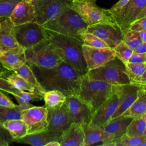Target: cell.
Returning <instances> with one entry per match:
<instances>
[{
	"instance_id": "obj_48",
	"label": "cell",
	"mask_w": 146,
	"mask_h": 146,
	"mask_svg": "<svg viewBox=\"0 0 146 146\" xmlns=\"http://www.w3.org/2000/svg\"><path fill=\"white\" fill-rule=\"evenodd\" d=\"M9 72V71L7 70L6 69H5L2 65L0 63V74L1 75H2L5 76V75L7 74L8 72Z\"/></svg>"
},
{
	"instance_id": "obj_3",
	"label": "cell",
	"mask_w": 146,
	"mask_h": 146,
	"mask_svg": "<svg viewBox=\"0 0 146 146\" xmlns=\"http://www.w3.org/2000/svg\"><path fill=\"white\" fill-rule=\"evenodd\" d=\"M42 26L47 30L82 41L80 34L86 31L88 25L71 7H68Z\"/></svg>"
},
{
	"instance_id": "obj_37",
	"label": "cell",
	"mask_w": 146,
	"mask_h": 146,
	"mask_svg": "<svg viewBox=\"0 0 146 146\" xmlns=\"http://www.w3.org/2000/svg\"><path fill=\"white\" fill-rule=\"evenodd\" d=\"M22 1L0 0V17H9L15 6Z\"/></svg>"
},
{
	"instance_id": "obj_29",
	"label": "cell",
	"mask_w": 146,
	"mask_h": 146,
	"mask_svg": "<svg viewBox=\"0 0 146 146\" xmlns=\"http://www.w3.org/2000/svg\"><path fill=\"white\" fill-rule=\"evenodd\" d=\"M14 72L22 76L30 84L33 86L37 91L43 95L46 92V90L40 85L32 68L28 64L25 63L23 64L18 69L15 70Z\"/></svg>"
},
{
	"instance_id": "obj_16",
	"label": "cell",
	"mask_w": 146,
	"mask_h": 146,
	"mask_svg": "<svg viewBox=\"0 0 146 146\" xmlns=\"http://www.w3.org/2000/svg\"><path fill=\"white\" fill-rule=\"evenodd\" d=\"M140 87L135 84L115 85V92L119 99L118 107L111 119L121 115L135 101Z\"/></svg>"
},
{
	"instance_id": "obj_24",
	"label": "cell",
	"mask_w": 146,
	"mask_h": 146,
	"mask_svg": "<svg viewBox=\"0 0 146 146\" xmlns=\"http://www.w3.org/2000/svg\"><path fill=\"white\" fill-rule=\"evenodd\" d=\"M133 118L121 115L111 119L102 128L106 132L113 134L115 138H117L125 133L127 127Z\"/></svg>"
},
{
	"instance_id": "obj_31",
	"label": "cell",
	"mask_w": 146,
	"mask_h": 146,
	"mask_svg": "<svg viewBox=\"0 0 146 146\" xmlns=\"http://www.w3.org/2000/svg\"><path fill=\"white\" fill-rule=\"evenodd\" d=\"M5 77L8 80L10 83L17 90L20 91H26L33 92L36 91L35 88L30 84L22 76L14 72L8 74H6Z\"/></svg>"
},
{
	"instance_id": "obj_47",
	"label": "cell",
	"mask_w": 146,
	"mask_h": 146,
	"mask_svg": "<svg viewBox=\"0 0 146 146\" xmlns=\"http://www.w3.org/2000/svg\"><path fill=\"white\" fill-rule=\"evenodd\" d=\"M136 31L137 32L142 42L145 41L146 40V31Z\"/></svg>"
},
{
	"instance_id": "obj_40",
	"label": "cell",
	"mask_w": 146,
	"mask_h": 146,
	"mask_svg": "<svg viewBox=\"0 0 146 146\" xmlns=\"http://www.w3.org/2000/svg\"><path fill=\"white\" fill-rule=\"evenodd\" d=\"M146 31V17L134 21L129 27L128 30Z\"/></svg>"
},
{
	"instance_id": "obj_18",
	"label": "cell",
	"mask_w": 146,
	"mask_h": 146,
	"mask_svg": "<svg viewBox=\"0 0 146 146\" xmlns=\"http://www.w3.org/2000/svg\"><path fill=\"white\" fill-rule=\"evenodd\" d=\"M0 63L9 71H14L27 63L24 48L18 46L4 50L0 53Z\"/></svg>"
},
{
	"instance_id": "obj_7",
	"label": "cell",
	"mask_w": 146,
	"mask_h": 146,
	"mask_svg": "<svg viewBox=\"0 0 146 146\" xmlns=\"http://www.w3.org/2000/svg\"><path fill=\"white\" fill-rule=\"evenodd\" d=\"M96 0H75L71 7L86 21L88 26L98 24L117 25L108 9L100 7Z\"/></svg>"
},
{
	"instance_id": "obj_25",
	"label": "cell",
	"mask_w": 146,
	"mask_h": 146,
	"mask_svg": "<svg viewBox=\"0 0 146 146\" xmlns=\"http://www.w3.org/2000/svg\"><path fill=\"white\" fill-rule=\"evenodd\" d=\"M18 103V106L21 111L34 106L30 103V101L43 99V95L36 90L33 92L20 91L17 90L11 94Z\"/></svg>"
},
{
	"instance_id": "obj_50",
	"label": "cell",
	"mask_w": 146,
	"mask_h": 146,
	"mask_svg": "<svg viewBox=\"0 0 146 146\" xmlns=\"http://www.w3.org/2000/svg\"><path fill=\"white\" fill-rule=\"evenodd\" d=\"M146 17V7L143 9V10L140 13V14L139 15V16L137 17V19H140V18H143V17Z\"/></svg>"
},
{
	"instance_id": "obj_51",
	"label": "cell",
	"mask_w": 146,
	"mask_h": 146,
	"mask_svg": "<svg viewBox=\"0 0 146 146\" xmlns=\"http://www.w3.org/2000/svg\"><path fill=\"white\" fill-rule=\"evenodd\" d=\"M139 86H140V88L146 93V84H145V85H139Z\"/></svg>"
},
{
	"instance_id": "obj_2",
	"label": "cell",
	"mask_w": 146,
	"mask_h": 146,
	"mask_svg": "<svg viewBox=\"0 0 146 146\" xmlns=\"http://www.w3.org/2000/svg\"><path fill=\"white\" fill-rule=\"evenodd\" d=\"M47 32L48 39L63 60L79 74H87L88 68L83 56L82 41L48 30Z\"/></svg>"
},
{
	"instance_id": "obj_20",
	"label": "cell",
	"mask_w": 146,
	"mask_h": 146,
	"mask_svg": "<svg viewBox=\"0 0 146 146\" xmlns=\"http://www.w3.org/2000/svg\"><path fill=\"white\" fill-rule=\"evenodd\" d=\"M60 146H84L83 125L72 123L61 135Z\"/></svg>"
},
{
	"instance_id": "obj_32",
	"label": "cell",
	"mask_w": 146,
	"mask_h": 146,
	"mask_svg": "<svg viewBox=\"0 0 146 146\" xmlns=\"http://www.w3.org/2000/svg\"><path fill=\"white\" fill-rule=\"evenodd\" d=\"M146 122L143 116L134 117L127 127L125 134L129 136L138 137L144 135Z\"/></svg>"
},
{
	"instance_id": "obj_42",
	"label": "cell",
	"mask_w": 146,
	"mask_h": 146,
	"mask_svg": "<svg viewBox=\"0 0 146 146\" xmlns=\"http://www.w3.org/2000/svg\"><path fill=\"white\" fill-rule=\"evenodd\" d=\"M127 62L132 63H146V52L145 53H137L132 54Z\"/></svg>"
},
{
	"instance_id": "obj_23",
	"label": "cell",
	"mask_w": 146,
	"mask_h": 146,
	"mask_svg": "<svg viewBox=\"0 0 146 146\" xmlns=\"http://www.w3.org/2000/svg\"><path fill=\"white\" fill-rule=\"evenodd\" d=\"M84 146H88L99 142L106 143L115 138L113 134L106 132L102 127H89L84 125Z\"/></svg>"
},
{
	"instance_id": "obj_17",
	"label": "cell",
	"mask_w": 146,
	"mask_h": 146,
	"mask_svg": "<svg viewBox=\"0 0 146 146\" xmlns=\"http://www.w3.org/2000/svg\"><path fill=\"white\" fill-rule=\"evenodd\" d=\"M65 104L68 107L74 123L82 125H88L92 113L88 106L77 95L67 96Z\"/></svg>"
},
{
	"instance_id": "obj_27",
	"label": "cell",
	"mask_w": 146,
	"mask_h": 146,
	"mask_svg": "<svg viewBox=\"0 0 146 146\" xmlns=\"http://www.w3.org/2000/svg\"><path fill=\"white\" fill-rule=\"evenodd\" d=\"M2 124L9 132L14 141L27 135L26 124L22 119L7 120L4 121Z\"/></svg>"
},
{
	"instance_id": "obj_8",
	"label": "cell",
	"mask_w": 146,
	"mask_h": 146,
	"mask_svg": "<svg viewBox=\"0 0 146 146\" xmlns=\"http://www.w3.org/2000/svg\"><path fill=\"white\" fill-rule=\"evenodd\" d=\"M15 35L19 46L31 47L48 38L47 30L36 22L15 26Z\"/></svg>"
},
{
	"instance_id": "obj_45",
	"label": "cell",
	"mask_w": 146,
	"mask_h": 146,
	"mask_svg": "<svg viewBox=\"0 0 146 146\" xmlns=\"http://www.w3.org/2000/svg\"><path fill=\"white\" fill-rule=\"evenodd\" d=\"M134 52L145 53L146 52V40L141 42L133 50Z\"/></svg>"
},
{
	"instance_id": "obj_49",
	"label": "cell",
	"mask_w": 146,
	"mask_h": 146,
	"mask_svg": "<svg viewBox=\"0 0 146 146\" xmlns=\"http://www.w3.org/2000/svg\"><path fill=\"white\" fill-rule=\"evenodd\" d=\"M46 146H60V144L58 141H52L47 143Z\"/></svg>"
},
{
	"instance_id": "obj_57",
	"label": "cell",
	"mask_w": 146,
	"mask_h": 146,
	"mask_svg": "<svg viewBox=\"0 0 146 146\" xmlns=\"http://www.w3.org/2000/svg\"><path fill=\"white\" fill-rule=\"evenodd\" d=\"M144 135H146V129H145V131L144 132Z\"/></svg>"
},
{
	"instance_id": "obj_58",
	"label": "cell",
	"mask_w": 146,
	"mask_h": 146,
	"mask_svg": "<svg viewBox=\"0 0 146 146\" xmlns=\"http://www.w3.org/2000/svg\"><path fill=\"white\" fill-rule=\"evenodd\" d=\"M72 1H75V0H72Z\"/></svg>"
},
{
	"instance_id": "obj_15",
	"label": "cell",
	"mask_w": 146,
	"mask_h": 146,
	"mask_svg": "<svg viewBox=\"0 0 146 146\" xmlns=\"http://www.w3.org/2000/svg\"><path fill=\"white\" fill-rule=\"evenodd\" d=\"M119 99L115 92L109 97L92 114L88 124L89 127H102L112 118L118 107Z\"/></svg>"
},
{
	"instance_id": "obj_39",
	"label": "cell",
	"mask_w": 146,
	"mask_h": 146,
	"mask_svg": "<svg viewBox=\"0 0 146 146\" xmlns=\"http://www.w3.org/2000/svg\"><path fill=\"white\" fill-rule=\"evenodd\" d=\"M14 141L9 132L0 122V146H7Z\"/></svg>"
},
{
	"instance_id": "obj_56",
	"label": "cell",
	"mask_w": 146,
	"mask_h": 146,
	"mask_svg": "<svg viewBox=\"0 0 146 146\" xmlns=\"http://www.w3.org/2000/svg\"><path fill=\"white\" fill-rule=\"evenodd\" d=\"M143 117H144V120H145V122H146V113L143 116Z\"/></svg>"
},
{
	"instance_id": "obj_53",
	"label": "cell",
	"mask_w": 146,
	"mask_h": 146,
	"mask_svg": "<svg viewBox=\"0 0 146 146\" xmlns=\"http://www.w3.org/2000/svg\"><path fill=\"white\" fill-rule=\"evenodd\" d=\"M6 18H7L6 17H0V23L3 21L5 20Z\"/></svg>"
},
{
	"instance_id": "obj_43",
	"label": "cell",
	"mask_w": 146,
	"mask_h": 146,
	"mask_svg": "<svg viewBox=\"0 0 146 146\" xmlns=\"http://www.w3.org/2000/svg\"><path fill=\"white\" fill-rule=\"evenodd\" d=\"M129 1V0H119L118 2L115 3L110 9H108V11L113 17L117 14Z\"/></svg>"
},
{
	"instance_id": "obj_26",
	"label": "cell",
	"mask_w": 146,
	"mask_h": 146,
	"mask_svg": "<svg viewBox=\"0 0 146 146\" xmlns=\"http://www.w3.org/2000/svg\"><path fill=\"white\" fill-rule=\"evenodd\" d=\"M146 113V93L140 88L133 104L122 114L132 117H139Z\"/></svg>"
},
{
	"instance_id": "obj_55",
	"label": "cell",
	"mask_w": 146,
	"mask_h": 146,
	"mask_svg": "<svg viewBox=\"0 0 146 146\" xmlns=\"http://www.w3.org/2000/svg\"><path fill=\"white\" fill-rule=\"evenodd\" d=\"M4 51V50L3 49V48L0 46V53H1V52H2V51Z\"/></svg>"
},
{
	"instance_id": "obj_5",
	"label": "cell",
	"mask_w": 146,
	"mask_h": 146,
	"mask_svg": "<svg viewBox=\"0 0 146 146\" xmlns=\"http://www.w3.org/2000/svg\"><path fill=\"white\" fill-rule=\"evenodd\" d=\"M24 49L26 63L30 67L36 66L43 68H52L63 61L48 38Z\"/></svg>"
},
{
	"instance_id": "obj_36",
	"label": "cell",
	"mask_w": 146,
	"mask_h": 146,
	"mask_svg": "<svg viewBox=\"0 0 146 146\" xmlns=\"http://www.w3.org/2000/svg\"><path fill=\"white\" fill-rule=\"evenodd\" d=\"M80 38L83 44L94 47H108L109 46L103 40L95 35L84 32L80 34Z\"/></svg>"
},
{
	"instance_id": "obj_41",
	"label": "cell",
	"mask_w": 146,
	"mask_h": 146,
	"mask_svg": "<svg viewBox=\"0 0 146 146\" xmlns=\"http://www.w3.org/2000/svg\"><path fill=\"white\" fill-rule=\"evenodd\" d=\"M0 90L11 94L17 90L2 75L0 74Z\"/></svg>"
},
{
	"instance_id": "obj_4",
	"label": "cell",
	"mask_w": 146,
	"mask_h": 146,
	"mask_svg": "<svg viewBox=\"0 0 146 146\" xmlns=\"http://www.w3.org/2000/svg\"><path fill=\"white\" fill-rule=\"evenodd\" d=\"M115 90V85L91 79L86 74L82 78L78 96L88 106L92 114Z\"/></svg>"
},
{
	"instance_id": "obj_13",
	"label": "cell",
	"mask_w": 146,
	"mask_h": 146,
	"mask_svg": "<svg viewBox=\"0 0 146 146\" xmlns=\"http://www.w3.org/2000/svg\"><path fill=\"white\" fill-rule=\"evenodd\" d=\"M47 108L48 111L47 129L62 133L74 123L65 103L57 108Z\"/></svg>"
},
{
	"instance_id": "obj_21",
	"label": "cell",
	"mask_w": 146,
	"mask_h": 146,
	"mask_svg": "<svg viewBox=\"0 0 146 146\" xmlns=\"http://www.w3.org/2000/svg\"><path fill=\"white\" fill-rule=\"evenodd\" d=\"M61 135V133L47 129L37 133L27 134L23 137L15 141L33 146H46L47 143L52 141H58L59 142Z\"/></svg>"
},
{
	"instance_id": "obj_46",
	"label": "cell",
	"mask_w": 146,
	"mask_h": 146,
	"mask_svg": "<svg viewBox=\"0 0 146 146\" xmlns=\"http://www.w3.org/2000/svg\"><path fill=\"white\" fill-rule=\"evenodd\" d=\"M132 84H135L137 85H145L146 84V70L141 76L135 82L132 83Z\"/></svg>"
},
{
	"instance_id": "obj_19",
	"label": "cell",
	"mask_w": 146,
	"mask_h": 146,
	"mask_svg": "<svg viewBox=\"0 0 146 146\" xmlns=\"http://www.w3.org/2000/svg\"><path fill=\"white\" fill-rule=\"evenodd\" d=\"M9 18L15 26L36 22L34 6L32 3L22 1L15 6Z\"/></svg>"
},
{
	"instance_id": "obj_33",
	"label": "cell",
	"mask_w": 146,
	"mask_h": 146,
	"mask_svg": "<svg viewBox=\"0 0 146 146\" xmlns=\"http://www.w3.org/2000/svg\"><path fill=\"white\" fill-rule=\"evenodd\" d=\"M126 73L131 80V83L137 80L146 70V63H124Z\"/></svg>"
},
{
	"instance_id": "obj_52",
	"label": "cell",
	"mask_w": 146,
	"mask_h": 146,
	"mask_svg": "<svg viewBox=\"0 0 146 146\" xmlns=\"http://www.w3.org/2000/svg\"><path fill=\"white\" fill-rule=\"evenodd\" d=\"M36 0H22V1H24V2H29V3H33Z\"/></svg>"
},
{
	"instance_id": "obj_12",
	"label": "cell",
	"mask_w": 146,
	"mask_h": 146,
	"mask_svg": "<svg viewBox=\"0 0 146 146\" xmlns=\"http://www.w3.org/2000/svg\"><path fill=\"white\" fill-rule=\"evenodd\" d=\"M83 53L88 71L98 68L116 57L111 47H94L85 44L82 46Z\"/></svg>"
},
{
	"instance_id": "obj_54",
	"label": "cell",
	"mask_w": 146,
	"mask_h": 146,
	"mask_svg": "<svg viewBox=\"0 0 146 146\" xmlns=\"http://www.w3.org/2000/svg\"><path fill=\"white\" fill-rule=\"evenodd\" d=\"M140 146H146V141H145L144 142H143L141 144H140Z\"/></svg>"
},
{
	"instance_id": "obj_35",
	"label": "cell",
	"mask_w": 146,
	"mask_h": 146,
	"mask_svg": "<svg viewBox=\"0 0 146 146\" xmlns=\"http://www.w3.org/2000/svg\"><path fill=\"white\" fill-rule=\"evenodd\" d=\"M116 57L119 59L124 63L128 61L133 53V50L127 46L123 40H121L116 47L113 48Z\"/></svg>"
},
{
	"instance_id": "obj_10",
	"label": "cell",
	"mask_w": 146,
	"mask_h": 146,
	"mask_svg": "<svg viewBox=\"0 0 146 146\" xmlns=\"http://www.w3.org/2000/svg\"><path fill=\"white\" fill-rule=\"evenodd\" d=\"M47 108L45 106H33L22 111L21 119L27 128V134L47 129Z\"/></svg>"
},
{
	"instance_id": "obj_14",
	"label": "cell",
	"mask_w": 146,
	"mask_h": 146,
	"mask_svg": "<svg viewBox=\"0 0 146 146\" xmlns=\"http://www.w3.org/2000/svg\"><path fill=\"white\" fill-rule=\"evenodd\" d=\"M85 32L95 35L113 48L123 40L124 35L117 25L108 24L88 26Z\"/></svg>"
},
{
	"instance_id": "obj_22",
	"label": "cell",
	"mask_w": 146,
	"mask_h": 146,
	"mask_svg": "<svg viewBox=\"0 0 146 146\" xmlns=\"http://www.w3.org/2000/svg\"><path fill=\"white\" fill-rule=\"evenodd\" d=\"M0 46L4 50L19 46L16 38L15 25L9 17L0 23Z\"/></svg>"
},
{
	"instance_id": "obj_11",
	"label": "cell",
	"mask_w": 146,
	"mask_h": 146,
	"mask_svg": "<svg viewBox=\"0 0 146 146\" xmlns=\"http://www.w3.org/2000/svg\"><path fill=\"white\" fill-rule=\"evenodd\" d=\"M145 7L146 0H129L117 14L113 16L123 35Z\"/></svg>"
},
{
	"instance_id": "obj_38",
	"label": "cell",
	"mask_w": 146,
	"mask_h": 146,
	"mask_svg": "<svg viewBox=\"0 0 146 146\" xmlns=\"http://www.w3.org/2000/svg\"><path fill=\"white\" fill-rule=\"evenodd\" d=\"M123 40L133 50L142 42L136 31L129 30L124 34Z\"/></svg>"
},
{
	"instance_id": "obj_6",
	"label": "cell",
	"mask_w": 146,
	"mask_h": 146,
	"mask_svg": "<svg viewBox=\"0 0 146 146\" xmlns=\"http://www.w3.org/2000/svg\"><path fill=\"white\" fill-rule=\"evenodd\" d=\"M87 75L91 79L103 81L112 85L131 83L124 63L116 57L98 68L88 71Z\"/></svg>"
},
{
	"instance_id": "obj_28",
	"label": "cell",
	"mask_w": 146,
	"mask_h": 146,
	"mask_svg": "<svg viewBox=\"0 0 146 146\" xmlns=\"http://www.w3.org/2000/svg\"><path fill=\"white\" fill-rule=\"evenodd\" d=\"M146 141V135L138 137H132L125 133L119 137L103 143L101 145L105 146H140V144Z\"/></svg>"
},
{
	"instance_id": "obj_9",
	"label": "cell",
	"mask_w": 146,
	"mask_h": 146,
	"mask_svg": "<svg viewBox=\"0 0 146 146\" xmlns=\"http://www.w3.org/2000/svg\"><path fill=\"white\" fill-rule=\"evenodd\" d=\"M72 0H36L34 6L36 22L43 25L55 18L63 10L71 7Z\"/></svg>"
},
{
	"instance_id": "obj_30",
	"label": "cell",
	"mask_w": 146,
	"mask_h": 146,
	"mask_svg": "<svg viewBox=\"0 0 146 146\" xmlns=\"http://www.w3.org/2000/svg\"><path fill=\"white\" fill-rule=\"evenodd\" d=\"M66 98L63 93L55 90L46 91L43 95L45 107L48 108L60 107L65 103Z\"/></svg>"
},
{
	"instance_id": "obj_1",
	"label": "cell",
	"mask_w": 146,
	"mask_h": 146,
	"mask_svg": "<svg viewBox=\"0 0 146 146\" xmlns=\"http://www.w3.org/2000/svg\"><path fill=\"white\" fill-rule=\"evenodd\" d=\"M38 82L46 91L55 90L67 97L78 95L82 75L63 61L52 68L31 66Z\"/></svg>"
},
{
	"instance_id": "obj_34",
	"label": "cell",
	"mask_w": 146,
	"mask_h": 146,
	"mask_svg": "<svg viewBox=\"0 0 146 146\" xmlns=\"http://www.w3.org/2000/svg\"><path fill=\"white\" fill-rule=\"evenodd\" d=\"M21 112L22 111L18 105L15 107L0 106V122L3 123L7 120L21 119Z\"/></svg>"
},
{
	"instance_id": "obj_44",
	"label": "cell",
	"mask_w": 146,
	"mask_h": 146,
	"mask_svg": "<svg viewBox=\"0 0 146 146\" xmlns=\"http://www.w3.org/2000/svg\"><path fill=\"white\" fill-rule=\"evenodd\" d=\"M17 105L15 104L12 100L7 96L0 91V106L7 107H15Z\"/></svg>"
}]
</instances>
